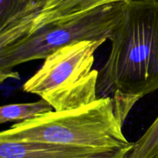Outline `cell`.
<instances>
[{"label":"cell","instance_id":"7","mask_svg":"<svg viewBox=\"0 0 158 158\" xmlns=\"http://www.w3.org/2000/svg\"><path fill=\"white\" fill-rule=\"evenodd\" d=\"M51 111H53L52 106L42 99L37 102L5 105L0 108V123L29 120Z\"/></svg>","mask_w":158,"mask_h":158},{"label":"cell","instance_id":"6","mask_svg":"<svg viewBox=\"0 0 158 158\" xmlns=\"http://www.w3.org/2000/svg\"><path fill=\"white\" fill-rule=\"evenodd\" d=\"M126 1L128 0H45L34 15L29 33L46 25L74 18L100 6Z\"/></svg>","mask_w":158,"mask_h":158},{"label":"cell","instance_id":"3","mask_svg":"<svg viewBox=\"0 0 158 158\" xmlns=\"http://www.w3.org/2000/svg\"><path fill=\"white\" fill-rule=\"evenodd\" d=\"M107 40H82L55 51L23 85L26 93L47 102L54 111L76 109L99 98L95 53Z\"/></svg>","mask_w":158,"mask_h":158},{"label":"cell","instance_id":"8","mask_svg":"<svg viewBox=\"0 0 158 158\" xmlns=\"http://www.w3.org/2000/svg\"><path fill=\"white\" fill-rule=\"evenodd\" d=\"M158 156V116L141 137L134 143L127 158H155Z\"/></svg>","mask_w":158,"mask_h":158},{"label":"cell","instance_id":"5","mask_svg":"<svg viewBox=\"0 0 158 158\" xmlns=\"http://www.w3.org/2000/svg\"><path fill=\"white\" fill-rule=\"evenodd\" d=\"M101 151L42 142L0 141V158H86Z\"/></svg>","mask_w":158,"mask_h":158},{"label":"cell","instance_id":"9","mask_svg":"<svg viewBox=\"0 0 158 158\" xmlns=\"http://www.w3.org/2000/svg\"><path fill=\"white\" fill-rule=\"evenodd\" d=\"M134 143H133L132 145L127 147H124V148L99 152V153H95V154L86 158H127L129 153L134 147Z\"/></svg>","mask_w":158,"mask_h":158},{"label":"cell","instance_id":"4","mask_svg":"<svg viewBox=\"0 0 158 158\" xmlns=\"http://www.w3.org/2000/svg\"><path fill=\"white\" fill-rule=\"evenodd\" d=\"M123 2L105 5L74 18L46 25L0 48L1 84L9 78H20L15 67L44 60L63 46L82 40H109L121 15Z\"/></svg>","mask_w":158,"mask_h":158},{"label":"cell","instance_id":"1","mask_svg":"<svg viewBox=\"0 0 158 158\" xmlns=\"http://www.w3.org/2000/svg\"><path fill=\"white\" fill-rule=\"evenodd\" d=\"M99 71V97H110L122 124L138 101L158 90V0L123 2Z\"/></svg>","mask_w":158,"mask_h":158},{"label":"cell","instance_id":"10","mask_svg":"<svg viewBox=\"0 0 158 158\" xmlns=\"http://www.w3.org/2000/svg\"><path fill=\"white\" fill-rule=\"evenodd\" d=\"M31 1L33 2L34 3H35V4L38 5V6H40V8H41V6H42V5H43V2H44L45 0H31Z\"/></svg>","mask_w":158,"mask_h":158},{"label":"cell","instance_id":"11","mask_svg":"<svg viewBox=\"0 0 158 158\" xmlns=\"http://www.w3.org/2000/svg\"><path fill=\"white\" fill-rule=\"evenodd\" d=\"M155 158H158V156H157V157H155Z\"/></svg>","mask_w":158,"mask_h":158},{"label":"cell","instance_id":"2","mask_svg":"<svg viewBox=\"0 0 158 158\" xmlns=\"http://www.w3.org/2000/svg\"><path fill=\"white\" fill-rule=\"evenodd\" d=\"M123 124L110 97L69 111H51L17 122L0 133V141L42 142L108 150L132 145L123 133Z\"/></svg>","mask_w":158,"mask_h":158}]
</instances>
